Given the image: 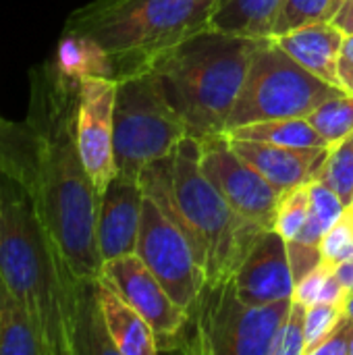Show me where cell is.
I'll use <instances>...</instances> for the list:
<instances>
[{
  "instance_id": "8",
  "label": "cell",
  "mask_w": 353,
  "mask_h": 355,
  "mask_svg": "<svg viewBox=\"0 0 353 355\" xmlns=\"http://www.w3.org/2000/svg\"><path fill=\"white\" fill-rule=\"evenodd\" d=\"M291 300L268 306L246 304L233 279L204 285L198 304L189 310L193 337L189 352L204 355H270L273 341L285 322Z\"/></svg>"
},
{
  "instance_id": "26",
  "label": "cell",
  "mask_w": 353,
  "mask_h": 355,
  "mask_svg": "<svg viewBox=\"0 0 353 355\" xmlns=\"http://www.w3.org/2000/svg\"><path fill=\"white\" fill-rule=\"evenodd\" d=\"M331 6L333 0H283L273 37L308 23L331 21Z\"/></svg>"
},
{
  "instance_id": "13",
  "label": "cell",
  "mask_w": 353,
  "mask_h": 355,
  "mask_svg": "<svg viewBox=\"0 0 353 355\" xmlns=\"http://www.w3.org/2000/svg\"><path fill=\"white\" fill-rule=\"evenodd\" d=\"M233 285L237 295L250 306H268L293 297L295 279L289 264L287 241L275 229L258 237L233 275Z\"/></svg>"
},
{
  "instance_id": "34",
  "label": "cell",
  "mask_w": 353,
  "mask_h": 355,
  "mask_svg": "<svg viewBox=\"0 0 353 355\" xmlns=\"http://www.w3.org/2000/svg\"><path fill=\"white\" fill-rule=\"evenodd\" d=\"M347 289L341 285V281L335 277V272L331 270V275L327 277V281H325V287H322V291H320V295H318V302H322V304H335V306H341L343 308V304H345V300H347Z\"/></svg>"
},
{
  "instance_id": "39",
  "label": "cell",
  "mask_w": 353,
  "mask_h": 355,
  "mask_svg": "<svg viewBox=\"0 0 353 355\" xmlns=\"http://www.w3.org/2000/svg\"><path fill=\"white\" fill-rule=\"evenodd\" d=\"M350 355H353V320L350 318Z\"/></svg>"
},
{
  "instance_id": "10",
  "label": "cell",
  "mask_w": 353,
  "mask_h": 355,
  "mask_svg": "<svg viewBox=\"0 0 353 355\" xmlns=\"http://www.w3.org/2000/svg\"><path fill=\"white\" fill-rule=\"evenodd\" d=\"M202 171L227 200V204L246 220L273 231L281 193L231 146L227 133L200 141Z\"/></svg>"
},
{
  "instance_id": "1",
  "label": "cell",
  "mask_w": 353,
  "mask_h": 355,
  "mask_svg": "<svg viewBox=\"0 0 353 355\" xmlns=\"http://www.w3.org/2000/svg\"><path fill=\"white\" fill-rule=\"evenodd\" d=\"M79 83L58 77L48 62L31 71L27 125L35 139L31 198L44 227L75 277L96 283L102 275L96 223L100 196L77 146Z\"/></svg>"
},
{
  "instance_id": "29",
  "label": "cell",
  "mask_w": 353,
  "mask_h": 355,
  "mask_svg": "<svg viewBox=\"0 0 353 355\" xmlns=\"http://www.w3.org/2000/svg\"><path fill=\"white\" fill-rule=\"evenodd\" d=\"M345 316L341 306L316 302L306 310V355H310L312 347L318 345Z\"/></svg>"
},
{
  "instance_id": "12",
  "label": "cell",
  "mask_w": 353,
  "mask_h": 355,
  "mask_svg": "<svg viewBox=\"0 0 353 355\" xmlns=\"http://www.w3.org/2000/svg\"><path fill=\"white\" fill-rule=\"evenodd\" d=\"M100 277H104L123 295V300L146 318L158 339V352L162 343L177 341L185 331L189 312L173 302L162 283L137 254L106 260Z\"/></svg>"
},
{
  "instance_id": "14",
  "label": "cell",
  "mask_w": 353,
  "mask_h": 355,
  "mask_svg": "<svg viewBox=\"0 0 353 355\" xmlns=\"http://www.w3.org/2000/svg\"><path fill=\"white\" fill-rule=\"evenodd\" d=\"M144 210L139 179L114 175L100 196L96 237L102 262L135 254Z\"/></svg>"
},
{
  "instance_id": "24",
  "label": "cell",
  "mask_w": 353,
  "mask_h": 355,
  "mask_svg": "<svg viewBox=\"0 0 353 355\" xmlns=\"http://www.w3.org/2000/svg\"><path fill=\"white\" fill-rule=\"evenodd\" d=\"M318 181L329 185L350 208L353 204V133L331 146L320 171Z\"/></svg>"
},
{
  "instance_id": "38",
  "label": "cell",
  "mask_w": 353,
  "mask_h": 355,
  "mask_svg": "<svg viewBox=\"0 0 353 355\" xmlns=\"http://www.w3.org/2000/svg\"><path fill=\"white\" fill-rule=\"evenodd\" d=\"M343 2H345V0H333V6H331V19H333V17H335V12L343 6Z\"/></svg>"
},
{
  "instance_id": "27",
  "label": "cell",
  "mask_w": 353,
  "mask_h": 355,
  "mask_svg": "<svg viewBox=\"0 0 353 355\" xmlns=\"http://www.w3.org/2000/svg\"><path fill=\"white\" fill-rule=\"evenodd\" d=\"M306 310L308 306L291 302V310L273 341L270 355H306Z\"/></svg>"
},
{
  "instance_id": "9",
  "label": "cell",
  "mask_w": 353,
  "mask_h": 355,
  "mask_svg": "<svg viewBox=\"0 0 353 355\" xmlns=\"http://www.w3.org/2000/svg\"><path fill=\"white\" fill-rule=\"evenodd\" d=\"M135 254L156 275L177 306L189 312L198 304L206 285L204 268L185 231L146 193Z\"/></svg>"
},
{
  "instance_id": "11",
  "label": "cell",
  "mask_w": 353,
  "mask_h": 355,
  "mask_svg": "<svg viewBox=\"0 0 353 355\" xmlns=\"http://www.w3.org/2000/svg\"><path fill=\"white\" fill-rule=\"evenodd\" d=\"M114 98L117 79L92 75L81 79L77 96V146L85 171L98 191L117 175L114 166Z\"/></svg>"
},
{
  "instance_id": "20",
  "label": "cell",
  "mask_w": 353,
  "mask_h": 355,
  "mask_svg": "<svg viewBox=\"0 0 353 355\" xmlns=\"http://www.w3.org/2000/svg\"><path fill=\"white\" fill-rule=\"evenodd\" d=\"M46 62L58 77L73 83H81V79L92 75L112 77V64L108 56L92 40L79 33L62 31L52 58Z\"/></svg>"
},
{
  "instance_id": "35",
  "label": "cell",
  "mask_w": 353,
  "mask_h": 355,
  "mask_svg": "<svg viewBox=\"0 0 353 355\" xmlns=\"http://www.w3.org/2000/svg\"><path fill=\"white\" fill-rule=\"evenodd\" d=\"M345 35L353 33V0H345L343 6L335 12V17L331 19Z\"/></svg>"
},
{
  "instance_id": "7",
  "label": "cell",
  "mask_w": 353,
  "mask_h": 355,
  "mask_svg": "<svg viewBox=\"0 0 353 355\" xmlns=\"http://www.w3.org/2000/svg\"><path fill=\"white\" fill-rule=\"evenodd\" d=\"M337 94L343 89L304 69L273 37L262 40L231 110L227 131L260 121L306 119Z\"/></svg>"
},
{
  "instance_id": "6",
  "label": "cell",
  "mask_w": 353,
  "mask_h": 355,
  "mask_svg": "<svg viewBox=\"0 0 353 355\" xmlns=\"http://www.w3.org/2000/svg\"><path fill=\"white\" fill-rule=\"evenodd\" d=\"M185 137H189L185 123L171 108L148 67L117 79L114 166L119 175L139 179L150 162L171 156Z\"/></svg>"
},
{
  "instance_id": "32",
  "label": "cell",
  "mask_w": 353,
  "mask_h": 355,
  "mask_svg": "<svg viewBox=\"0 0 353 355\" xmlns=\"http://www.w3.org/2000/svg\"><path fill=\"white\" fill-rule=\"evenodd\" d=\"M310 355H350V318L343 316L339 324L312 347Z\"/></svg>"
},
{
  "instance_id": "30",
  "label": "cell",
  "mask_w": 353,
  "mask_h": 355,
  "mask_svg": "<svg viewBox=\"0 0 353 355\" xmlns=\"http://www.w3.org/2000/svg\"><path fill=\"white\" fill-rule=\"evenodd\" d=\"M287 254H289V264H291L295 285L322 264L320 245H310V243L291 239L287 241Z\"/></svg>"
},
{
  "instance_id": "18",
  "label": "cell",
  "mask_w": 353,
  "mask_h": 355,
  "mask_svg": "<svg viewBox=\"0 0 353 355\" xmlns=\"http://www.w3.org/2000/svg\"><path fill=\"white\" fill-rule=\"evenodd\" d=\"M281 6L283 0H216L210 27L225 33L268 40L275 33Z\"/></svg>"
},
{
  "instance_id": "23",
  "label": "cell",
  "mask_w": 353,
  "mask_h": 355,
  "mask_svg": "<svg viewBox=\"0 0 353 355\" xmlns=\"http://www.w3.org/2000/svg\"><path fill=\"white\" fill-rule=\"evenodd\" d=\"M306 119L331 146L339 144L353 133V94L343 92L329 98Z\"/></svg>"
},
{
  "instance_id": "37",
  "label": "cell",
  "mask_w": 353,
  "mask_h": 355,
  "mask_svg": "<svg viewBox=\"0 0 353 355\" xmlns=\"http://www.w3.org/2000/svg\"><path fill=\"white\" fill-rule=\"evenodd\" d=\"M343 312H345L347 318H352L353 320V291L352 293H347V300H345V304H343Z\"/></svg>"
},
{
  "instance_id": "15",
  "label": "cell",
  "mask_w": 353,
  "mask_h": 355,
  "mask_svg": "<svg viewBox=\"0 0 353 355\" xmlns=\"http://www.w3.org/2000/svg\"><path fill=\"white\" fill-rule=\"evenodd\" d=\"M229 137V135H227ZM233 150L250 162L281 196L318 179L331 148H289L279 144L229 137Z\"/></svg>"
},
{
  "instance_id": "28",
  "label": "cell",
  "mask_w": 353,
  "mask_h": 355,
  "mask_svg": "<svg viewBox=\"0 0 353 355\" xmlns=\"http://www.w3.org/2000/svg\"><path fill=\"white\" fill-rule=\"evenodd\" d=\"M320 254H322V262L333 268L353 256V223L347 210L322 237Z\"/></svg>"
},
{
  "instance_id": "33",
  "label": "cell",
  "mask_w": 353,
  "mask_h": 355,
  "mask_svg": "<svg viewBox=\"0 0 353 355\" xmlns=\"http://www.w3.org/2000/svg\"><path fill=\"white\" fill-rule=\"evenodd\" d=\"M339 83L345 94H353V33L345 35L339 54Z\"/></svg>"
},
{
  "instance_id": "36",
  "label": "cell",
  "mask_w": 353,
  "mask_h": 355,
  "mask_svg": "<svg viewBox=\"0 0 353 355\" xmlns=\"http://www.w3.org/2000/svg\"><path fill=\"white\" fill-rule=\"evenodd\" d=\"M333 272H335V277L341 281V285L352 293L353 291V256L350 258V260H345V262L337 264V266L333 268Z\"/></svg>"
},
{
  "instance_id": "19",
  "label": "cell",
  "mask_w": 353,
  "mask_h": 355,
  "mask_svg": "<svg viewBox=\"0 0 353 355\" xmlns=\"http://www.w3.org/2000/svg\"><path fill=\"white\" fill-rule=\"evenodd\" d=\"M0 355H48L40 331L0 277Z\"/></svg>"
},
{
  "instance_id": "3",
  "label": "cell",
  "mask_w": 353,
  "mask_h": 355,
  "mask_svg": "<svg viewBox=\"0 0 353 355\" xmlns=\"http://www.w3.org/2000/svg\"><path fill=\"white\" fill-rule=\"evenodd\" d=\"M262 40L206 27L152 56L148 67L187 127V135H223Z\"/></svg>"
},
{
  "instance_id": "22",
  "label": "cell",
  "mask_w": 353,
  "mask_h": 355,
  "mask_svg": "<svg viewBox=\"0 0 353 355\" xmlns=\"http://www.w3.org/2000/svg\"><path fill=\"white\" fill-rule=\"evenodd\" d=\"M345 210H347L345 204L329 185H325L318 179L312 181L310 183V212L295 239L310 243V245H320L327 231L345 214Z\"/></svg>"
},
{
  "instance_id": "16",
  "label": "cell",
  "mask_w": 353,
  "mask_h": 355,
  "mask_svg": "<svg viewBox=\"0 0 353 355\" xmlns=\"http://www.w3.org/2000/svg\"><path fill=\"white\" fill-rule=\"evenodd\" d=\"M295 62L320 77L322 81L341 87L339 54L345 33L333 21H316L273 37Z\"/></svg>"
},
{
  "instance_id": "2",
  "label": "cell",
  "mask_w": 353,
  "mask_h": 355,
  "mask_svg": "<svg viewBox=\"0 0 353 355\" xmlns=\"http://www.w3.org/2000/svg\"><path fill=\"white\" fill-rule=\"evenodd\" d=\"M0 277L31 314L48 355L89 352L92 318L83 283L44 227L23 187L0 177Z\"/></svg>"
},
{
  "instance_id": "4",
  "label": "cell",
  "mask_w": 353,
  "mask_h": 355,
  "mask_svg": "<svg viewBox=\"0 0 353 355\" xmlns=\"http://www.w3.org/2000/svg\"><path fill=\"white\" fill-rule=\"evenodd\" d=\"M214 4L216 0H96L71 12L62 31L92 40L119 79L210 27Z\"/></svg>"
},
{
  "instance_id": "31",
  "label": "cell",
  "mask_w": 353,
  "mask_h": 355,
  "mask_svg": "<svg viewBox=\"0 0 353 355\" xmlns=\"http://www.w3.org/2000/svg\"><path fill=\"white\" fill-rule=\"evenodd\" d=\"M331 270H333V266H329V264L322 262L316 270H312L308 277H304L295 285V289H293V302H300L304 306L316 304L318 302V295H320V291L325 287V281L331 275Z\"/></svg>"
},
{
  "instance_id": "25",
  "label": "cell",
  "mask_w": 353,
  "mask_h": 355,
  "mask_svg": "<svg viewBox=\"0 0 353 355\" xmlns=\"http://www.w3.org/2000/svg\"><path fill=\"white\" fill-rule=\"evenodd\" d=\"M310 212V185H300L289 189L281 196L275 231L285 239L291 241L300 235L306 218Z\"/></svg>"
},
{
  "instance_id": "21",
  "label": "cell",
  "mask_w": 353,
  "mask_h": 355,
  "mask_svg": "<svg viewBox=\"0 0 353 355\" xmlns=\"http://www.w3.org/2000/svg\"><path fill=\"white\" fill-rule=\"evenodd\" d=\"M227 135L235 139H254L289 148H331V144L308 123V119H277L250 123L229 129Z\"/></svg>"
},
{
  "instance_id": "17",
  "label": "cell",
  "mask_w": 353,
  "mask_h": 355,
  "mask_svg": "<svg viewBox=\"0 0 353 355\" xmlns=\"http://www.w3.org/2000/svg\"><path fill=\"white\" fill-rule=\"evenodd\" d=\"M96 300L104 331L119 355L158 354V339L146 318L123 300V295L104 279L96 281Z\"/></svg>"
},
{
  "instance_id": "40",
  "label": "cell",
  "mask_w": 353,
  "mask_h": 355,
  "mask_svg": "<svg viewBox=\"0 0 353 355\" xmlns=\"http://www.w3.org/2000/svg\"><path fill=\"white\" fill-rule=\"evenodd\" d=\"M347 214H350V218H352V223H353V204L347 208Z\"/></svg>"
},
{
  "instance_id": "5",
  "label": "cell",
  "mask_w": 353,
  "mask_h": 355,
  "mask_svg": "<svg viewBox=\"0 0 353 355\" xmlns=\"http://www.w3.org/2000/svg\"><path fill=\"white\" fill-rule=\"evenodd\" d=\"M200 139L185 137L171 154V189L206 285L233 279L266 231L237 214L202 171Z\"/></svg>"
}]
</instances>
